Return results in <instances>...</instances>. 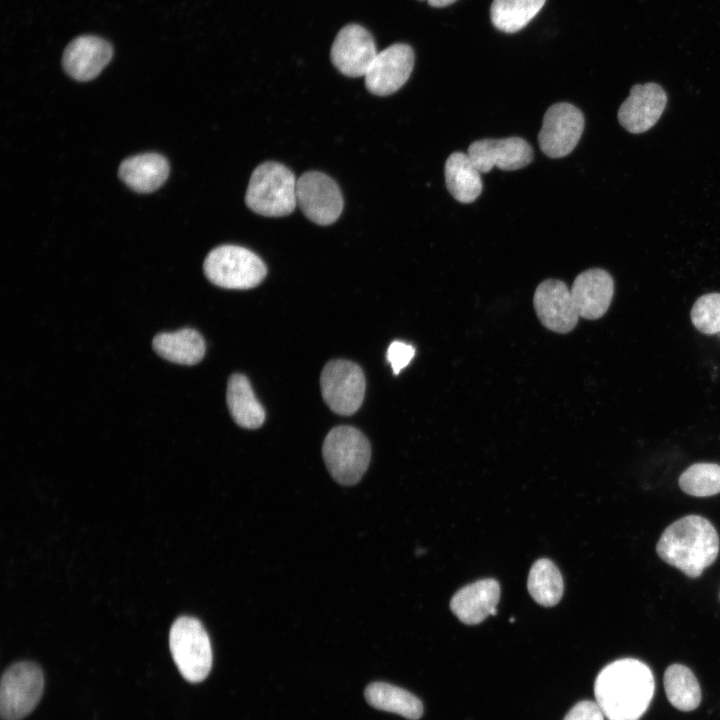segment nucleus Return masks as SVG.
Masks as SVG:
<instances>
[{
    "label": "nucleus",
    "mask_w": 720,
    "mask_h": 720,
    "mask_svg": "<svg viewBox=\"0 0 720 720\" xmlns=\"http://www.w3.org/2000/svg\"><path fill=\"white\" fill-rule=\"evenodd\" d=\"M655 682L640 660L623 658L606 665L596 677V703L608 720H639L653 698Z\"/></svg>",
    "instance_id": "nucleus-1"
},
{
    "label": "nucleus",
    "mask_w": 720,
    "mask_h": 720,
    "mask_svg": "<svg viewBox=\"0 0 720 720\" xmlns=\"http://www.w3.org/2000/svg\"><path fill=\"white\" fill-rule=\"evenodd\" d=\"M720 548L714 526L704 517L688 515L669 525L656 545L658 556L686 576L699 577L716 560Z\"/></svg>",
    "instance_id": "nucleus-2"
},
{
    "label": "nucleus",
    "mask_w": 720,
    "mask_h": 720,
    "mask_svg": "<svg viewBox=\"0 0 720 720\" xmlns=\"http://www.w3.org/2000/svg\"><path fill=\"white\" fill-rule=\"evenodd\" d=\"M297 180L281 163L267 161L251 174L246 191V205L255 213L281 217L292 213L297 204Z\"/></svg>",
    "instance_id": "nucleus-3"
},
{
    "label": "nucleus",
    "mask_w": 720,
    "mask_h": 720,
    "mask_svg": "<svg viewBox=\"0 0 720 720\" xmlns=\"http://www.w3.org/2000/svg\"><path fill=\"white\" fill-rule=\"evenodd\" d=\"M326 468L339 484L358 483L366 472L371 447L366 436L351 426H337L330 430L322 446Z\"/></svg>",
    "instance_id": "nucleus-4"
},
{
    "label": "nucleus",
    "mask_w": 720,
    "mask_h": 720,
    "mask_svg": "<svg viewBox=\"0 0 720 720\" xmlns=\"http://www.w3.org/2000/svg\"><path fill=\"white\" fill-rule=\"evenodd\" d=\"M203 270L211 283L226 289L253 288L267 274L266 265L257 254L236 245H222L211 250Z\"/></svg>",
    "instance_id": "nucleus-5"
},
{
    "label": "nucleus",
    "mask_w": 720,
    "mask_h": 720,
    "mask_svg": "<svg viewBox=\"0 0 720 720\" xmlns=\"http://www.w3.org/2000/svg\"><path fill=\"white\" fill-rule=\"evenodd\" d=\"M173 660L181 675L189 682L203 681L212 667V649L202 623L193 617L181 616L169 634Z\"/></svg>",
    "instance_id": "nucleus-6"
},
{
    "label": "nucleus",
    "mask_w": 720,
    "mask_h": 720,
    "mask_svg": "<svg viewBox=\"0 0 720 720\" xmlns=\"http://www.w3.org/2000/svg\"><path fill=\"white\" fill-rule=\"evenodd\" d=\"M44 689L41 668L24 661L11 665L2 675L0 714L2 720H21L38 704Z\"/></svg>",
    "instance_id": "nucleus-7"
},
{
    "label": "nucleus",
    "mask_w": 720,
    "mask_h": 720,
    "mask_svg": "<svg viewBox=\"0 0 720 720\" xmlns=\"http://www.w3.org/2000/svg\"><path fill=\"white\" fill-rule=\"evenodd\" d=\"M320 388L325 403L333 412L352 415L360 408L365 396V375L354 362L331 360L321 372Z\"/></svg>",
    "instance_id": "nucleus-8"
},
{
    "label": "nucleus",
    "mask_w": 720,
    "mask_h": 720,
    "mask_svg": "<svg viewBox=\"0 0 720 720\" xmlns=\"http://www.w3.org/2000/svg\"><path fill=\"white\" fill-rule=\"evenodd\" d=\"M297 204L305 216L319 225L334 223L343 210V197L337 183L319 171H308L297 179Z\"/></svg>",
    "instance_id": "nucleus-9"
},
{
    "label": "nucleus",
    "mask_w": 720,
    "mask_h": 720,
    "mask_svg": "<svg viewBox=\"0 0 720 720\" xmlns=\"http://www.w3.org/2000/svg\"><path fill=\"white\" fill-rule=\"evenodd\" d=\"M582 112L570 103H556L548 108L538 134L541 151L548 157L561 158L572 152L584 129Z\"/></svg>",
    "instance_id": "nucleus-10"
},
{
    "label": "nucleus",
    "mask_w": 720,
    "mask_h": 720,
    "mask_svg": "<svg viewBox=\"0 0 720 720\" xmlns=\"http://www.w3.org/2000/svg\"><path fill=\"white\" fill-rule=\"evenodd\" d=\"M378 52L370 32L357 24L344 26L331 47L333 65L348 77L365 76Z\"/></svg>",
    "instance_id": "nucleus-11"
},
{
    "label": "nucleus",
    "mask_w": 720,
    "mask_h": 720,
    "mask_svg": "<svg viewBox=\"0 0 720 720\" xmlns=\"http://www.w3.org/2000/svg\"><path fill=\"white\" fill-rule=\"evenodd\" d=\"M414 66V52L403 43L378 52L365 77L367 90L378 96L396 92L408 80Z\"/></svg>",
    "instance_id": "nucleus-12"
},
{
    "label": "nucleus",
    "mask_w": 720,
    "mask_h": 720,
    "mask_svg": "<svg viewBox=\"0 0 720 720\" xmlns=\"http://www.w3.org/2000/svg\"><path fill=\"white\" fill-rule=\"evenodd\" d=\"M533 304L540 322L553 332L568 333L578 323L570 288L561 280L541 282L535 290Z\"/></svg>",
    "instance_id": "nucleus-13"
},
{
    "label": "nucleus",
    "mask_w": 720,
    "mask_h": 720,
    "mask_svg": "<svg viewBox=\"0 0 720 720\" xmlns=\"http://www.w3.org/2000/svg\"><path fill=\"white\" fill-rule=\"evenodd\" d=\"M467 154L480 173H487L494 166L505 171L521 169L533 159L530 144L520 137L477 140L471 143Z\"/></svg>",
    "instance_id": "nucleus-14"
},
{
    "label": "nucleus",
    "mask_w": 720,
    "mask_h": 720,
    "mask_svg": "<svg viewBox=\"0 0 720 720\" xmlns=\"http://www.w3.org/2000/svg\"><path fill=\"white\" fill-rule=\"evenodd\" d=\"M667 103L664 89L657 83L636 84L618 110L623 128L633 134L652 128L661 117Z\"/></svg>",
    "instance_id": "nucleus-15"
},
{
    "label": "nucleus",
    "mask_w": 720,
    "mask_h": 720,
    "mask_svg": "<svg viewBox=\"0 0 720 720\" xmlns=\"http://www.w3.org/2000/svg\"><path fill=\"white\" fill-rule=\"evenodd\" d=\"M112 45L105 39L83 35L74 39L63 53L62 65L66 73L78 81L97 77L110 62Z\"/></svg>",
    "instance_id": "nucleus-16"
},
{
    "label": "nucleus",
    "mask_w": 720,
    "mask_h": 720,
    "mask_svg": "<svg viewBox=\"0 0 720 720\" xmlns=\"http://www.w3.org/2000/svg\"><path fill=\"white\" fill-rule=\"evenodd\" d=\"M570 292L579 317L596 320L607 312L611 304L614 281L607 271L592 268L575 278Z\"/></svg>",
    "instance_id": "nucleus-17"
},
{
    "label": "nucleus",
    "mask_w": 720,
    "mask_h": 720,
    "mask_svg": "<svg viewBox=\"0 0 720 720\" xmlns=\"http://www.w3.org/2000/svg\"><path fill=\"white\" fill-rule=\"evenodd\" d=\"M499 599V583L491 578L482 579L458 590L451 599L450 608L460 621L475 625L496 614Z\"/></svg>",
    "instance_id": "nucleus-18"
},
{
    "label": "nucleus",
    "mask_w": 720,
    "mask_h": 720,
    "mask_svg": "<svg viewBox=\"0 0 720 720\" xmlns=\"http://www.w3.org/2000/svg\"><path fill=\"white\" fill-rule=\"evenodd\" d=\"M169 164L157 153H144L125 159L119 167V178L132 190L150 193L168 178Z\"/></svg>",
    "instance_id": "nucleus-19"
},
{
    "label": "nucleus",
    "mask_w": 720,
    "mask_h": 720,
    "mask_svg": "<svg viewBox=\"0 0 720 720\" xmlns=\"http://www.w3.org/2000/svg\"><path fill=\"white\" fill-rule=\"evenodd\" d=\"M152 347L160 357L181 365L199 363L206 350L201 334L191 328L159 333L154 337Z\"/></svg>",
    "instance_id": "nucleus-20"
},
{
    "label": "nucleus",
    "mask_w": 720,
    "mask_h": 720,
    "mask_svg": "<svg viewBox=\"0 0 720 720\" xmlns=\"http://www.w3.org/2000/svg\"><path fill=\"white\" fill-rule=\"evenodd\" d=\"M226 400L231 417L238 426L257 429L264 423V408L255 397L246 376L239 373L230 376Z\"/></svg>",
    "instance_id": "nucleus-21"
},
{
    "label": "nucleus",
    "mask_w": 720,
    "mask_h": 720,
    "mask_svg": "<svg viewBox=\"0 0 720 720\" xmlns=\"http://www.w3.org/2000/svg\"><path fill=\"white\" fill-rule=\"evenodd\" d=\"M444 173L447 189L457 201L471 203L481 194V173L467 153L453 152L446 160Z\"/></svg>",
    "instance_id": "nucleus-22"
},
{
    "label": "nucleus",
    "mask_w": 720,
    "mask_h": 720,
    "mask_svg": "<svg viewBox=\"0 0 720 720\" xmlns=\"http://www.w3.org/2000/svg\"><path fill=\"white\" fill-rule=\"evenodd\" d=\"M364 696L367 703L375 709L396 713L407 719L417 720L423 714L420 699L409 691L385 682L369 684Z\"/></svg>",
    "instance_id": "nucleus-23"
},
{
    "label": "nucleus",
    "mask_w": 720,
    "mask_h": 720,
    "mask_svg": "<svg viewBox=\"0 0 720 720\" xmlns=\"http://www.w3.org/2000/svg\"><path fill=\"white\" fill-rule=\"evenodd\" d=\"M663 682L667 699L672 706L685 712L699 706L700 685L688 667L682 664L670 665L664 673Z\"/></svg>",
    "instance_id": "nucleus-24"
},
{
    "label": "nucleus",
    "mask_w": 720,
    "mask_h": 720,
    "mask_svg": "<svg viewBox=\"0 0 720 720\" xmlns=\"http://www.w3.org/2000/svg\"><path fill=\"white\" fill-rule=\"evenodd\" d=\"M527 588L538 604L551 607L561 600L564 584L557 566L549 559H539L530 569Z\"/></svg>",
    "instance_id": "nucleus-25"
},
{
    "label": "nucleus",
    "mask_w": 720,
    "mask_h": 720,
    "mask_svg": "<svg viewBox=\"0 0 720 720\" xmlns=\"http://www.w3.org/2000/svg\"><path fill=\"white\" fill-rule=\"evenodd\" d=\"M546 0H494L490 16L493 25L505 33L524 28L541 10Z\"/></svg>",
    "instance_id": "nucleus-26"
},
{
    "label": "nucleus",
    "mask_w": 720,
    "mask_h": 720,
    "mask_svg": "<svg viewBox=\"0 0 720 720\" xmlns=\"http://www.w3.org/2000/svg\"><path fill=\"white\" fill-rule=\"evenodd\" d=\"M679 486L687 494L709 497L720 493V466L715 463H695L679 477Z\"/></svg>",
    "instance_id": "nucleus-27"
},
{
    "label": "nucleus",
    "mask_w": 720,
    "mask_h": 720,
    "mask_svg": "<svg viewBox=\"0 0 720 720\" xmlns=\"http://www.w3.org/2000/svg\"><path fill=\"white\" fill-rule=\"evenodd\" d=\"M691 321L704 334L720 332V293H709L699 297L691 309Z\"/></svg>",
    "instance_id": "nucleus-28"
},
{
    "label": "nucleus",
    "mask_w": 720,
    "mask_h": 720,
    "mask_svg": "<svg viewBox=\"0 0 720 720\" xmlns=\"http://www.w3.org/2000/svg\"><path fill=\"white\" fill-rule=\"evenodd\" d=\"M415 355V348L402 341H393L387 349V361L390 363L393 373L399 374L412 360Z\"/></svg>",
    "instance_id": "nucleus-29"
},
{
    "label": "nucleus",
    "mask_w": 720,
    "mask_h": 720,
    "mask_svg": "<svg viewBox=\"0 0 720 720\" xmlns=\"http://www.w3.org/2000/svg\"><path fill=\"white\" fill-rule=\"evenodd\" d=\"M605 715L596 702L584 700L576 703L563 720H604Z\"/></svg>",
    "instance_id": "nucleus-30"
},
{
    "label": "nucleus",
    "mask_w": 720,
    "mask_h": 720,
    "mask_svg": "<svg viewBox=\"0 0 720 720\" xmlns=\"http://www.w3.org/2000/svg\"><path fill=\"white\" fill-rule=\"evenodd\" d=\"M456 0H428L429 4L433 7H444L454 3Z\"/></svg>",
    "instance_id": "nucleus-31"
}]
</instances>
